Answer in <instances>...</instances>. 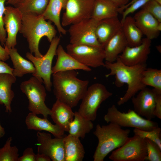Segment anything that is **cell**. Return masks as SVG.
Segmentation results:
<instances>
[{"mask_svg":"<svg viewBox=\"0 0 161 161\" xmlns=\"http://www.w3.org/2000/svg\"><path fill=\"white\" fill-rule=\"evenodd\" d=\"M104 67L110 71L105 77L114 76V84L117 87H121L125 84L128 85L126 93L117 102L118 106L127 102L140 91L146 87L141 81L142 73L147 68L146 63L129 66L123 63L118 58L113 62L105 61Z\"/></svg>","mask_w":161,"mask_h":161,"instance_id":"6da1fadb","label":"cell"},{"mask_svg":"<svg viewBox=\"0 0 161 161\" xmlns=\"http://www.w3.org/2000/svg\"><path fill=\"white\" fill-rule=\"evenodd\" d=\"M52 74L53 91L56 99L71 108L76 106L88 88L89 81L78 78L74 70Z\"/></svg>","mask_w":161,"mask_h":161,"instance_id":"7a4b0ae2","label":"cell"},{"mask_svg":"<svg viewBox=\"0 0 161 161\" xmlns=\"http://www.w3.org/2000/svg\"><path fill=\"white\" fill-rule=\"evenodd\" d=\"M19 32L26 38L30 52L36 57H41L39 45L41 39L46 37L50 42L56 37V30L50 21H47L42 15H23L22 25Z\"/></svg>","mask_w":161,"mask_h":161,"instance_id":"3957f363","label":"cell"},{"mask_svg":"<svg viewBox=\"0 0 161 161\" xmlns=\"http://www.w3.org/2000/svg\"><path fill=\"white\" fill-rule=\"evenodd\" d=\"M131 130L123 129L117 124L109 123L106 125H97L94 134L98 143L93 156L94 161H103L111 152L122 146L128 139Z\"/></svg>","mask_w":161,"mask_h":161,"instance_id":"277c9868","label":"cell"},{"mask_svg":"<svg viewBox=\"0 0 161 161\" xmlns=\"http://www.w3.org/2000/svg\"><path fill=\"white\" fill-rule=\"evenodd\" d=\"M20 88L28 100L29 111L37 115L41 114L44 118H47L48 116L51 115V110L45 103L46 89L42 83L33 76L22 82Z\"/></svg>","mask_w":161,"mask_h":161,"instance_id":"5b68a950","label":"cell"},{"mask_svg":"<svg viewBox=\"0 0 161 161\" xmlns=\"http://www.w3.org/2000/svg\"><path fill=\"white\" fill-rule=\"evenodd\" d=\"M104 119L107 123H114L121 127L150 131L159 127L157 122L143 118L134 110L129 109L126 113L121 112L114 104L108 108Z\"/></svg>","mask_w":161,"mask_h":161,"instance_id":"8992f818","label":"cell"},{"mask_svg":"<svg viewBox=\"0 0 161 161\" xmlns=\"http://www.w3.org/2000/svg\"><path fill=\"white\" fill-rule=\"evenodd\" d=\"M60 41V37L53 38L46 53L41 57H36L30 52H27L26 55V57L32 63L35 69V72L32 76L43 83L48 92L51 91L52 86L51 80L52 64L53 59L56 55Z\"/></svg>","mask_w":161,"mask_h":161,"instance_id":"52a82bcc","label":"cell"},{"mask_svg":"<svg viewBox=\"0 0 161 161\" xmlns=\"http://www.w3.org/2000/svg\"><path fill=\"white\" fill-rule=\"evenodd\" d=\"M112 95L103 84L93 83L87 88L78 112L86 119L93 121L97 118L101 104Z\"/></svg>","mask_w":161,"mask_h":161,"instance_id":"ba28073f","label":"cell"},{"mask_svg":"<svg viewBox=\"0 0 161 161\" xmlns=\"http://www.w3.org/2000/svg\"><path fill=\"white\" fill-rule=\"evenodd\" d=\"M147 155L146 140L134 134L121 146L112 151L109 159L113 161H144Z\"/></svg>","mask_w":161,"mask_h":161,"instance_id":"9c48e42d","label":"cell"},{"mask_svg":"<svg viewBox=\"0 0 161 161\" xmlns=\"http://www.w3.org/2000/svg\"><path fill=\"white\" fill-rule=\"evenodd\" d=\"M99 21L91 18L71 25L68 30L70 44L103 47L95 34Z\"/></svg>","mask_w":161,"mask_h":161,"instance_id":"30bf717a","label":"cell"},{"mask_svg":"<svg viewBox=\"0 0 161 161\" xmlns=\"http://www.w3.org/2000/svg\"><path fill=\"white\" fill-rule=\"evenodd\" d=\"M66 49L68 53L84 65L94 68L104 67L105 57L102 47L70 44Z\"/></svg>","mask_w":161,"mask_h":161,"instance_id":"8fae6325","label":"cell"},{"mask_svg":"<svg viewBox=\"0 0 161 161\" xmlns=\"http://www.w3.org/2000/svg\"><path fill=\"white\" fill-rule=\"evenodd\" d=\"M95 0H67L62 17V26L91 18Z\"/></svg>","mask_w":161,"mask_h":161,"instance_id":"7c38bea8","label":"cell"},{"mask_svg":"<svg viewBox=\"0 0 161 161\" xmlns=\"http://www.w3.org/2000/svg\"><path fill=\"white\" fill-rule=\"evenodd\" d=\"M37 153L44 154L52 161H65L63 137L52 138L50 134L38 131Z\"/></svg>","mask_w":161,"mask_h":161,"instance_id":"4fadbf2b","label":"cell"},{"mask_svg":"<svg viewBox=\"0 0 161 161\" xmlns=\"http://www.w3.org/2000/svg\"><path fill=\"white\" fill-rule=\"evenodd\" d=\"M23 14L15 7H5L3 17L7 38L4 47L9 49L17 44L16 37L21 28Z\"/></svg>","mask_w":161,"mask_h":161,"instance_id":"5bb4252c","label":"cell"},{"mask_svg":"<svg viewBox=\"0 0 161 161\" xmlns=\"http://www.w3.org/2000/svg\"><path fill=\"white\" fill-rule=\"evenodd\" d=\"M137 95L131 98L134 110L138 114L151 120L155 117L154 114L157 93L154 89L145 87Z\"/></svg>","mask_w":161,"mask_h":161,"instance_id":"9a60e30c","label":"cell"},{"mask_svg":"<svg viewBox=\"0 0 161 161\" xmlns=\"http://www.w3.org/2000/svg\"><path fill=\"white\" fill-rule=\"evenodd\" d=\"M151 40L146 37L143 38L138 46H127L118 58L123 63L129 66L146 63L151 52Z\"/></svg>","mask_w":161,"mask_h":161,"instance_id":"2e32d148","label":"cell"},{"mask_svg":"<svg viewBox=\"0 0 161 161\" xmlns=\"http://www.w3.org/2000/svg\"><path fill=\"white\" fill-rule=\"evenodd\" d=\"M136 24L143 35L151 40L157 38L161 31V22L143 9L133 17Z\"/></svg>","mask_w":161,"mask_h":161,"instance_id":"e0dca14e","label":"cell"},{"mask_svg":"<svg viewBox=\"0 0 161 161\" xmlns=\"http://www.w3.org/2000/svg\"><path fill=\"white\" fill-rule=\"evenodd\" d=\"M122 23L118 16L99 21L95 30L97 38L104 48L108 41L122 29Z\"/></svg>","mask_w":161,"mask_h":161,"instance_id":"ac0fdd59","label":"cell"},{"mask_svg":"<svg viewBox=\"0 0 161 161\" xmlns=\"http://www.w3.org/2000/svg\"><path fill=\"white\" fill-rule=\"evenodd\" d=\"M56 55V62L52 67V74L70 70H81L88 72L92 70L90 67L82 64L68 53L61 45L58 46Z\"/></svg>","mask_w":161,"mask_h":161,"instance_id":"d6986e66","label":"cell"},{"mask_svg":"<svg viewBox=\"0 0 161 161\" xmlns=\"http://www.w3.org/2000/svg\"><path fill=\"white\" fill-rule=\"evenodd\" d=\"M25 123L28 129L48 131L55 137H63L65 136V131L58 126L52 124L47 118L38 117L33 112H30L27 114Z\"/></svg>","mask_w":161,"mask_h":161,"instance_id":"ffe728a7","label":"cell"},{"mask_svg":"<svg viewBox=\"0 0 161 161\" xmlns=\"http://www.w3.org/2000/svg\"><path fill=\"white\" fill-rule=\"evenodd\" d=\"M72 108L56 99L51 109L50 115L53 121L64 131H68L69 124L74 117L75 112Z\"/></svg>","mask_w":161,"mask_h":161,"instance_id":"44dd1931","label":"cell"},{"mask_svg":"<svg viewBox=\"0 0 161 161\" xmlns=\"http://www.w3.org/2000/svg\"><path fill=\"white\" fill-rule=\"evenodd\" d=\"M128 46L122 29L113 36L103 48L105 61L115 62Z\"/></svg>","mask_w":161,"mask_h":161,"instance_id":"7402d4cb","label":"cell"},{"mask_svg":"<svg viewBox=\"0 0 161 161\" xmlns=\"http://www.w3.org/2000/svg\"><path fill=\"white\" fill-rule=\"evenodd\" d=\"M16 80V77L13 75L0 74V104L4 105L5 112L9 114L12 112L11 104L15 96L11 86Z\"/></svg>","mask_w":161,"mask_h":161,"instance_id":"603a6c76","label":"cell"},{"mask_svg":"<svg viewBox=\"0 0 161 161\" xmlns=\"http://www.w3.org/2000/svg\"><path fill=\"white\" fill-rule=\"evenodd\" d=\"M65 161H82L85 154L79 138L69 134L63 137Z\"/></svg>","mask_w":161,"mask_h":161,"instance_id":"cb8c5ba5","label":"cell"},{"mask_svg":"<svg viewBox=\"0 0 161 161\" xmlns=\"http://www.w3.org/2000/svg\"><path fill=\"white\" fill-rule=\"evenodd\" d=\"M67 0H49L44 12L42 14L46 20L53 22L60 34H66L67 31L62 26L60 21V14L65 9Z\"/></svg>","mask_w":161,"mask_h":161,"instance_id":"d4e9b609","label":"cell"},{"mask_svg":"<svg viewBox=\"0 0 161 161\" xmlns=\"http://www.w3.org/2000/svg\"><path fill=\"white\" fill-rule=\"evenodd\" d=\"M14 67L13 75L16 77H21L28 74H34L36 72L35 67L30 61L22 57L15 47L7 49Z\"/></svg>","mask_w":161,"mask_h":161,"instance_id":"484cf974","label":"cell"},{"mask_svg":"<svg viewBox=\"0 0 161 161\" xmlns=\"http://www.w3.org/2000/svg\"><path fill=\"white\" fill-rule=\"evenodd\" d=\"M122 30L128 46L134 47L140 45L143 34L137 25L133 17L127 16L122 23Z\"/></svg>","mask_w":161,"mask_h":161,"instance_id":"4316f807","label":"cell"},{"mask_svg":"<svg viewBox=\"0 0 161 161\" xmlns=\"http://www.w3.org/2000/svg\"><path fill=\"white\" fill-rule=\"evenodd\" d=\"M119 7L109 0H95L91 18L97 21L118 16Z\"/></svg>","mask_w":161,"mask_h":161,"instance_id":"83f0119b","label":"cell"},{"mask_svg":"<svg viewBox=\"0 0 161 161\" xmlns=\"http://www.w3.org/2000/svg\"><path fill=\"white\" fill-rule=\"evenodd\" d=\"M92 121L78 112H75L73 119L69 125V134L79 138H84L86 134L93 128L94 125Z\"/></svg>","mask_w":161,"mask_h":161,"instance_id":"f1b7e54d","label":"cell"},{"mask_svg":"<svg viewBox=\"0 0 161 161\" xmlns=\"http://www.w3.org/2000/svg\"><path fill=\"white\" fill-rule=\"evenodd\" d=\"M49 0H24L16 5L23 14L42 15L45 11Z\"/></svg>","mask_w":161,"mask_h":161,"instance_id":"f546056e","label":"cell"},{"mask_svg":"<svg viewBox=\"0 0 161 161\" xmlns=\"http://www.w3.org/2000/svg\"><path fill=\"white\" fill-rule=\"evenodd\" d=\"M141 81L145 86L153 88L157 93L161 94V70L147 68L142 73Z\"/></svg>","mask_w":161,"mask_h":161,"instance_id":"4dcf8cb0","label":"cell"},{"mask_svg":"<svg viewBox=\"0 0 161 161\" xmlns=\"http://www.w3.org/2000/svg\"><path fill=\"white\" fill-rule=\"evenodd\" d=\"M12 140V137H9L0 148V161H18V150L16 146H11Z\"/></svg>","mask_w":161,"mask_h":161,"instance_id":"1f68e13d","label":"cell"},{"mask_svg":"<svg viewBox=\"0 0 161 161\" xmlns=\"http://www.w3.org/2000/svg\"><path fill=\"white\" fill-rule=\"evenodd\" d=\"M133 131L134 134L138 135L143 139H148L157 144L161 148V129L160 127H158L150 131L134 128Z\"/></svg>","mask_w":161,"mask_h":161,"instance_id":"d6a6232c","label":"cell"},{"mask_svg":"<svg viewBox=\"0 0 161 161\" xmlns=\"http://www.w3.org/2000/svg\"><path fill=\"white\" fill-rule=\"evenodd\" d=\"M146 140L147 155L146 160L149 161H161V148L154 142L147 138Z\"/></svg>","mask_w":161,"mask_h":161,"instance_id":"836d02e7","label":"cell"},{"mask_svg":"<svg viewBox=\"0 0 161 161\" xmlns=\"http://www.w3.org/2000/svg\"><path fill=\"white\" fill-rule=\"evenodd\" d=\"M161 22V4L155 0H150L142 7Z\"/></svg>","mask_w":161,"mask_h":161,"instance_id":"e575fe53","label":"cell"},{"mask_svg":"<svg viewBox=\"0 0 161 161\" xmlns=\"http://www.w3.org/2000/svg\"><path fill=\"white\" fill-rule=\"evenodd\" d=\"M150 0H137L125 9L122 13L121 23L125 18L130 13H132L138 9L141 8L146 3Z\"/></svg>","mask_w":161,"mask_h":161,"instance_id":"d590c367","label":"cell"},{"mask_svg":"<svg viewBox=\"0 0 161 161\" xmlns=\"http://www.w3.org/2000/svg\"><path fill=\"white\" fill-rule=\"evenodd\" d=\"M7 0H0V42L4 45L6 41L7 33L4 27L3 17L5 9L4 3Z\"/></svg>","mask_w":161,"mask_h":161,"instance_id":"8d00e7d4","label":"cell"},{"mask_svg":"<svg viewBox=\"0 0 161 161\" xmlns=\"http://www.w3.org/2000/svg\"><path fill=\"white\" fill-rule=\"evenodd\" d=\"M36 154L32 148L27 147L24 151L22 156L19 157L18 161H35Z\"/></svg>","mask_w":161,"mask_h":161,"instance_id":"74e56055","label":"cell"},{"mask_svg":"<svg viewBox=\"0 0 161 161\" xmlns=\"http://www.w3.org/2000/svg\"><path fill=\"white\" fill-rule=\"evenodd\" d=\"M154 114L155 117L161 119V94L157 93Z\"/></svg>","mask_w":161,"mask_h":161,"instance_id":"f35d334b","label":"cell"},{"mask_svg":"<svg viewBox=\"0 0 161 161\" xmlns=\"http://www.w3.org/2000/svg\"><path fill=\"white\" fill-rule=\"evenodd\" d=\"M0 59V74L8 73L13 75V69Z\"/></svg>","mask_w":161,"mask_h":161,"instance_id":"ab89813d","label":"cell"},{"mask_svg":"<svg viewBox=\"0 0 161 161\" xmlns=\"http://www.w3.org/2000/svg\"><path fill=\"white\" fill-rule=\"evenodd\" d=\"M10 58L8 49L3 47L0 44V59L5 61Z\"/></svg>","mask_w":161,"mask_h":161,"instance_id":"60d3db41","label":"cell"},{"mask_svg":"<svg viewBox=\"0 0 161 161\" xmlns=\"http://www.w3.org/2000/svg\"><path fill=\"white\" fill-rule=\"evenodd\" d=\"M51 159L48 156L43 154L37 153L36 154L35 161H50Z\"/></svg>","mask_w":161,"mask_h":161,"instance_id":"b9f144b4","label":"cell"},{"mask_svg":"<svg viewBox=\"0 0 161 161\" xmlns=\"http://www.w3.org/2000/svg\"><path fill=\"white\" fill-rule=\"evenodd\" d=\"M113 3L119 7H121L128 3L125 0H109Z\"/></svg>","mask_w":161,"mask_h":161,"instance_id":"7bdbcfd3","label":"cell"},{"mask_svg":"<svg viewBox=\"0 0 161 161\" xmlns=\"http://www.w3.org/2000/svg\"><path fill=\"white\" fill-rule=\"evenodd\" d=\"M24 0H8L7 1V4H10L15 6Z\"/></svg>","mask_w":161,"mask_h":161,"instance_id":"ee69618b","label":"cell"},{"mask_svg":"<svg viewBox=\"0 0 161 161\" xmlns=\"http://www.w3.org/2000/svg\"><path fill=\"white\" fill-rule=\"evenodd\" d=\"M137 0H132L129 3H128L127 4L125 5L120 7H119V10L120 13H122L123 11L126 9L127 7H129L131 4H132L135 1Z\"/></svg>","mask_w":161,"mask_h":161,"instance_id":"f6af8a7d","label":"cell"},{"mask_svg":"<svg viewBox=\"0 0 161 161\" xmlns=\"http://www.w3.org/2000/svg\"><path fill=\"white\" fill-rule=\"evenodd\" d=\"M5 134L4 129L1 125L0 122V138L3 137Z\"/></svg>","mask_w":161,"mask_h":161,"instance_id":"bcb514c9","label":"cell"},{"mask_svg":"<svg viewBox=\"0 0 161 161\" xmlns=\"http://www.w3.org/2000/svg\"><path fill=\"white\" fill-rule=\"evenodd\" d=\"M128 3L129 2V0H125Z\"/></svg>","mask_w":161,"mask_h":161,"instance_id":"7dc6e473","label":"cell"},{"mask_svg":"<svg viewBox=\"0 0 161 161\" xmlns=\"http://www.w3.org/2000/svg\"><path fill=\"white\" fill-rule=\"evenodd\" d=\"M7 0H7V1H7Z\"/></svg>","mask_w":161,"mask_h":161,"instance_id":"c3c4849f","label":"cell"}]
</instances>
